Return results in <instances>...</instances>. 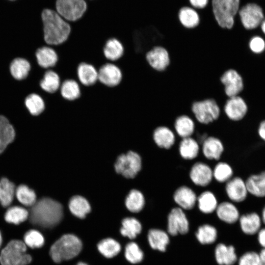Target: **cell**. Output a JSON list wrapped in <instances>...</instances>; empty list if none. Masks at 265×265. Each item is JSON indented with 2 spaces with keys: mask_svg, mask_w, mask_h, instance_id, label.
Here are the masks:
<instances>
[{
  "mask_svg": "<svg viewBox=\"0 0 265 265\" xmlns=\"http://www.w3.org/2000/svg\"><path fill=\"white\" fill-rule=\"evenodd\" d=\"M69 208L71 213L80 219L84 218L91 211L88 201L79 195L72 197L69 202Z\"/></svg>",
  "mask_w": 265,
  "mask_h": 265,
  "instance_id": "37",
  "label": "cell"
},
{
  "mask_svg": "<svg viewBox=\"0 0 265 265\" xmlns=\"http://www.w3.org/2000/svg\"><path fill=\"white\" fill-rule=\"evenodd\" d=\"M103 52L104 57L108 62L114 63L123 57L124 47L119 39L111 37L106 41Z\"/></svg>",
  "mask_w": 265,
  "mask_h": 265,
  "instance_id": "30",
  "label": "cell"
},
{
  "mask_svg": "<svg viewBox=\"0 0 265 265\" xmlns=\"http://www.w3.org/2000/svg\"><path fill=\"white\" fill-rule=\"evenodd\" d=\"M97 247L100 253L107 258L116 256L121 250L120 244L115 239L107 238L100 241Z\"/></svg>",
  "mask_w": 265,
  "mask_h": 265,
  "instance_id": "42",
  "label": "cell"
},
{
  "mask_svg": "<svg viewBox=\"0 0 265 265\" xmlns=\"http://www.w3.org/2000/svg\"><path fill=\"white\" fill-rule=\"evenodd\" d=\"M26 250V246L22 240H10L0 252V265H29L32 258Z\"/></svg>",
  "mask_w": 265,
  "mask_h": 265,
  "instance_id": "5",
  "label": "cell"
},
{
  "mask_svg": "<svg viewBox=\"0 0 265 265\" xmlns=\"http://www.w3.org/2000/svg\"><path fill=\"white\" fill-rule=\"evenodd\" d=\"M238 222L241 231L247 235L257 234L263 224L260 214L255 211L241 214Z\"/></svg>",
  "mask_w": 265,
  "mask_h": 265,
  "instance_id": "23",
  "label": "cell"
},
{
  "mask_svg": "<svg viewBox=\"0 0 265 265\" xmlns=\"http://www.w3.org/2000/svg\"><path fill=\"white\" fill-rule=\"evenodd\" d=\"M209 2L217 25L222 28H232L240 7V0H210Z\"/></svg>",
  "mask_w": 265,
  "mask_h": 265,
  "instance_id": "4",
  "label": "cell"
},
{
  "mask_svg": "<svg viewBox=\"0 0 265 265\" xmlns=\"http://www.w3.org/2000/svg\"><path fill=\"white\" fill-rule=\"evenodd\" d=\"M145 58L149 66L158 72L164 71L170 63L168 51L161 46L153 47L146 53Z\"/></svg>",
  "mask_w": 265,
  "mask_h": 265,
  "instance_id": "17",
  "label": "cell"
},
{
  "mask_svg": "<svg viewBox=\"0 0 265 265\" xmlns=\"http://www.w3.org/2000/svg\"><path fill=\"white\" fill-rule=\"evenodd\" d=\"M248 46L252 52L259 54L265 50V41L261 36H255L250 39Z\"/></svg>",
  "mask_w": 265,
  "mask_h": 265,
  "instance_id": "49",
  "label": "cell"
},
{
  "mask_svg": "<svg viewBox=\"0 0 265 265\" xmlns=\"http://www.w3.org/2000/svg\"><path fill=\"white\" fill-rule=\"evenodd\" d=\"M45 240L43 235L38 231L31 229L24 236V242L30 248H39L43 246Z\"/></svg>",
  "mask_w": 265,
  "mask_h": 265,
  "instance_id": "47",
  "label": "cell"
},
{
  "mask_svg": "<svg viewBox=\"0 0 265 265\" xmlns=\"http://www.w3.org/2000/svg\"><path fill=\"white\" fill-rule=\"evenodd\" d=\"M62 205L51 198H43L31 207L29 220L33 224L44 228H51L58 224L63 217Z\"/></svg>",
  "mask_w": 265,
  "mask_h": 265,
  "instance_id": "2",
  "label": "cell"
},
{
  "mask_svg": "<svg viewBox=\"0 0 265 265\" xmlns=\"http://www.w3.org/2000/svg\"><path fill=\"white\" fill-rule=\"evenodd\" d=\"M260 26L263 32L265 34V19H264Z\"/></svg>",
  "mask_w": 265,
  "mask_h": 265,
  "instance_id": "56",
  "label": "cell"
},
{
  "mask_svg": "<svg viewBox=\"0 0 265 265\" xmlns=\"http://www.w3.org/2000/svg\"><path fill=\"white\" fill-rule=\"evenodd\" d=\"M189 229V221L185 211L177 206L172 208L167 216L168 234L171 236L185 235Z\"/></svg>",
  "mask_w": 265,
  "mask_h": 265,
  "instance_id": "8",
  "label": "cell"
},
{
  "mask_svg": "<svg viewBox=\"0 0 265 265\" xmlns=\"http://www.w3.org/2000/svg\"><path fill=\"white\" fill-rule=\"evenodd\" d=\"M77 77L80 85L92 86L98 82V69L92 64L80 62L77 68Z\"/></svg>",
  "mask_w": 265,
  "mask_h": 265,
  "instance_id": "24",
  "label": "cell"
},
{
  "mask_svg": "<svg viewBox=\"0 0 265 265\" xmlns=\"http://www.w3.org/2000/svg\"><path fill=\"white\" fill-rule=\"evenodd\" d=\"M210 0H188L190 6L196 10H201L206 8Z\"/></svg>",
  "mask_w": 265,
  "mask_h": 265,
  "instance_id": "50",
  "label": "cell"
},
{
  "mask_svg": "<svg viewBox=\"0 0 265 265\" xmlns=\"http://www.w3.org/2000/svg\"><path fill=\"white\" fill-rule=\"evenodd\" d=\"M257 133L260 140L265 143V119L259 123L257 127Z\"/></svg>",
  "mask_w": 265,
  "mask_h": 265,
  "instance_id": "51",
  "label": "cell"
},
{
  "mask_svg": "<svg viewBox=\"0 0 265 265\" xmlns=\"http://www.w3.org/2000/svg\"><path fill=\"white\" fill-rule=\"evenodd\" d=\"M142 167L141 156L132 151L119 156L114 164L115 171L128 179L134 178L141 171Z\"/></svg>",
  "mask_w": 265,
  "mask_h": 265,
  "instance_id": "7",
  "label": "cell"
},
{
  "mask_svg": "<svg viewBox=\"0 0 265 265\" xmlns=\"http://www.w3.org/2000/svg\"><path fill=\"white\" fill-rule=\"evenodd\" d=\"M215 212L220 221L228 224L238 222L241 215L237 204L229 200L219 203Z\"/></svg>",
  "mask_w": 265,
  "mask_h": 265,
  "instance_id": "21",
  "label": "cell"
},
{
  "mask_svg": "<svg viewBox=\"0 0 265 265\" xmlns=\"http://www.w3.org/2000/svg\"><path fill=\"white\" fill-rule=\"evenodd\" d=\"M61 83L58 73L53 69H48L45 70L39 82V86L44 92L53 94L59 91Z\"/></svg>",
  "mask_w": 265,
  "mask_h": 265,
  "instance_id": "33",
  "label": "cell"
},
{
  "mask_svg": "<svg viewBox=\"0 0 265 265\" xmlns=\"http://www.w3.org/2000/svg\"><path fill=\"white\" fill-rule=\"evenodd\" d=\"M178 18L181 25L187 29H193L199 25L200 15L196 9L190 6L181 7L178 13Z\"/></svg>",
  "mask_w": 265,
  "mask_h": 265,
  "instance_id": "32",
  "label": "cell"
},
{
  "mask_svg": "<svg viewBox=\"0 0 265 265\" xmlns=\"http://www.w3.org/2000/svg\"><path fill=\"white\" fill-rule=\"evenodd\" d=\"M195 236L201 244L209 245L215 242L217 238L218 232L213 225L205 223L197 228Z\"/></svg>",
  "mask_w": 265,
  "mask_h": 265,
  "instance_id": "35",
  "label": "cell"
},
{
  "mask_svg": "<svg viewBox=\"0 0 265 265\" xmlns=\"http://www.w3.org/2000/svg\"><path fill=\"white\" fill-rule=\"evenodd\" d=\"M188 175L190 180L195 186L201 187L208 186L213 180L212 168L207 163L201 161L193 164Z\"/></svg>",
  "mask_w": 265,
  "mask_h": 265,
  "instance_id": "15",
  "label": "cell"
},
{
  "mask_svg": "<svg viewBox=\"0 0 265 265\" xmlns=\"http://www.w3.org/2000/svg\"><path fill=\"white\" fill-rule=\"evenodd\" d=\"M200 146L203 156L209 160L219 161L225 151L222 141L214 135H209Z\"/></svg>",
  "mask_w": 265,
  "mask_h": 265,
  "instance_id": "18",
  "label": "cell"
},
{
  "mask_svg": "<svg viewBox=\"0 0 265 265\" xmlns=\"http://www.w3.org/2000/svg\"><path fill=\"white\" fill-rule=\"evenodd\" d=\"M147 240L150 247L160 252H165L170 243V235L167 231L159 228H151L147 233Z\"/></svg>",
  "mask_w": 265,
  "mask_h": 265,
  "instance_id": "26",
  "label": "cell"
},
{
  "mask_svg": "<svg viewBox=\"0 0 265 265\" xmlns=\"http://www.w3.org/2000/svg\"><path fill=\"white\" fill-rule=\"evenodd\" d=\"M29 216V212L19 206L9 208L4 214L5 220L9 223L18 225L26 221Z\"/></svg>",
  "mask_w": 265,
  "mask_h": 265,
  "instance_id": "41",
  "label": "cell"
},
{
  "mask_svg": "<svg viewBox=\"0 0 265 265\" xmlns=\"http://www.w3.org/2000/svg\"><path fill=\"white\" fill-rule=\"evenodd\" d=\"M193 118L198 124L208 125L218 120L221 109L212 99H206L194 102L191 106Z\"/></svg>",
  "mask_w": 265,
  "mask_h": 265,
  "instance_id": "6",
  "label": "cell"
},
{
  "mask_svg": "<svg viewBox=\"0 0 265 265\" xmlns=\"http://www.w3.org/2000/svg\"><path fill=\"white\" fill-rule=\"evenodd\" d=\"M238 265H260L259 253L250 251L243 253L238 260Z\"/></svg>",
  "mask_w": 265,
  "mask_h": 265,
  "instance_id": "48",
  "label": "cell"
},
{
  "mask_svg": "<svg viewBox=\"0 0 265 265\" xmlns=\"http://www.w3.org/2000/svg\"><path fill=\"white\" fill-rule=\"evenodd\" d=\"M260 214L261 216L262 223L265 225V204L262 207L261 213Z\"/></svg>",
  "mask_w": 265,
  "mask_h": 265,
  "instance_id": "54",
  "label": "cell"
},
{
  "mask_svg": "<svg viewBox=\"0 0 265 265\" xmlns=\"http://www.w3.org/2000/svg\"><path fill=\"white\" fill-rule=\"evenodd\" d=\"M221 110L230 121L238 123L246 117L248 106L245 99L238 95L228 98Z\"/></svg>",
  "mask_w": 265,
  "mask_h": 265,
  "instance_id": "10",
  "label": "cell"
},
{
  "mask_svg": "<svg viewBox=\"0 0 265 265\" xmlns=\"http://www.w3.org/2000/svg\"><path fill=\"white\" fill-rule=\"evenodd\" d=\"M43 38L45 44L53 47L61 45L69 38L71 26L57 12L45 9L41 14Z\"/></svg>",
  "mask_w": 265,
  "mask_h": 265,
  "instance_id": "1",
  "label": "cell"
},
{
  "mask_svg": "<svg viewBox=\"0 0 265 265\" xmlns=\"http://www.w3.org/2000/svg\"><path fill=\"white\" fill-rule=\"evenodd\" d=\"M15 131L8 118L0 114V141L7 146L14 139Z\"/></svg>",
  "mask_w": 265,
  "mask_h": 265,
  "instance_id": "44",
  "label": "cell"
},
{
  "mask_svg": "<svg viewBox=\"0 0 265 265\" xmlns=\"http://www.w3.org/2000/svg\"><path fill=\"white\" fill-rule=\"evenodd\" d=\"M76 265H88L83 262H79Z\"/></svg>",
  "mask_w": 265,
  "mask_h": 265,
  "instance_id": "58",
  "label": "cell"
},
{
  "mask_svg": "<svg viewBox=\"0 0 265 265\" xmlns=\"http://www.w3.org/2000/svg\"><path fill=\"white\" fill-rule=\"evenodd\" d=\"M224 191L228 200L236 204L245 202L249 195L245 179L234 176L225 184Z\"/></svg>",
  "mask_w": 265,
  "mask_h": 265,
  "instance_id": "13",
  "label": "cell"
},
{
  "mask_svg": "<svg viewBox=\"0 0 265 265\" xmlns=\"http://www.w3.org/2000/svg\"><path fill=\"white\" fill-rule=\"evenodd\" d=\"M237 16L242 26L247 30L257 28L264 19L262 8L254 3L240 7Z\"/></svg>",
  "mask_w": 265,
  "mask_h": 265,
  "instance_id": "9",
  "label": "cell"
},
{
  "mask_svg": "<svg viewBox=\"0 0 265 265\" xmlns=\"http://www.w3.org/2000/svg\"><path fill=\"white\" fill-rule=\"evenodd\" d=\"M59 92L66 101L73 102L81 96V86L79 81L73 79H68L61 82Z\"/></svg>",
  "mask_w": 265,
  "mask_h": 265,
  "instance_id": "34",
  "label": "cell"
},
{
  "mask_svg": "<svg viewBox=\"0 0 265 265\" xmlns=\"http://www.w3.org/2000/svg\"></svg>",
  "mask_w": 265,
  "mask_h": 265,
  "instance_id": "60",
  "label": "cell"
},
{
  "mask_svg": "<svg viewBox=\"0 0 265 265\" xmlns=\"http://www.w3.org/2000/svg\"><path fill=\"white\" fill-rule=\"evenodd\" d=\"M56 8L62 18L74 22L82 17L86 9V4L84 0H57Z\"/></svg>",
  "mask_w": 265,
  "mask_h": 265,
  "instance_id": "11",
  "label": "cell"
},
{
  "mask_svg": "<svg viewBox=\"0 0 265 265\" xmlns=\"http://www.w3.org/2000/svg\"><path fill=\"white\" fill-rule=\"evenodd\" d=\"M201 151L200 144L192 136L182 138L178 145V152L182 159L192 160L196 159Z\"/></svg>",
  "mask_w": 265,
  "mask_h": 265,
  "instance_id": "28",
  "label": "cell"
},
{
  "mask_svg": "<svg viewBox=\"0 0 265 265\" xmlns=\"http://www.w3.org/2000/svg\"><path fill=\"white\" fill-rule=\"evenodd\" d=\"M214 255L215 262L218 265H234L238 260L235 247L224 243L216 244Z\"/></svg>",
  "mask_w": 265,
  "mask_h": 265,
  "instance_id": "27",
  "label": "cell"
},
{
  "mask_svg": "<svg viewBox=\"0 0 265 265\" xmlns=\"http://www.w3.org/2000/svg\"><path fill=\"white\" fill-rule=\"evenodd\" d=\"M220 81L228 98L240 95L244 90L243 78L236 69L231 68L226 70L221 76Z\"/></svg>",
  "mask_w": 265,
  "mask_h": 265,
  "instance_id": "12",
  "label": "cell"
},
{
  "mask_svg": "<svg viewBox=\"0 0 265 265\" xmlns=\"http://www.w3.org/2000/svg\"><path fill=\"white\" fill-rule=\"evenodd\" d=\"M125 256L126 260L131 264H136L141 263L144 259V253L139 245L132 241L127 244Z\"/></svg>",
  "mask_w": 265,
  "mask_h": 265,
  "instance_id": "46",
  "label": "cell"
},
{
  "mask_svg": "<svg viewBox=\"0 0 265 265\" xmlns=\"http://www.w3.org/2000/svg\"><path fill=\"white\" fill-rule=\"evenodd\" d=\"M0 192H1V184L0 182Z\"/></svg>",
  "mask_w": 265,
  "mask_h": 265,
  "instance_id": "59",
  "label": "cell"
},
{
  "mask_svg": "<svg viewBox=\"0 0 265 265\" xmlns=\"http://www.w3.org/2000/svg\"><path fill=\"white\" fill-rule=\"evenodd\" d=\"M260 265H265V248H262L259 253Z\"/></svg>",
  "mask_w": 265,
  "mask_h": 265,
  "instance_id": "53",
  "label": "cell"
},
{
  "mask_svg": "<svg viewBox=\"0 0 265 265\" xmlns=\"http://www.w3.org/2000/svg\"><path fill=\"white\" fill-rule=\"evenodd\" d=\"M218 204L216 196L210 190H205L197 195L196 206L203 214H210L215 212Z\"/></svg>",
  "mask_w": 265,
  "mask_h": 265,
  "instance_id": "29",
  "label": "cell"
},
{
  "mask_svg": "<svg viewBox=\"0 0 265 265\" xmlns=\"http://www.w3.org/2000/svg\"><path fill=\"white\" fill-rule=\"evenodd\" d=\"M24 105L29 114L34 117L42 114L46 108L44 99L36 93H32L26 96L24 100Z\"/></svg>",
  "mask_w": 265,
  "mask_h": 265,
  "instance_id": "36",
  "label": "cell"
},
{
  "mask_svg": "<svg viewBox=\"0 0 265 265\" xmlns=\"http://www.w3.org/2000/svg\"><path fill=\"white\" fill-rule=\"evenodd\" d=\"M245 180L249 196L265 198V170L250 174Z\"/></svg>",
  "mask_w": 265,
  "mask_h": 265,
  "instance_id": "20",
  "label": "cell"
},
{
  "mask_svg": "<svg viewBox=\"0 0 265 265\" xmlns=\"http://www.w3.org/2000/svg\"><path fill=\"white\" fill-rule=\"evenodd\" d=\"M213 179L220 184H225L234 175L233 166L228 162L218 161L212 168Z\"/></svg>",
  "mask_w": 265,
  "mask_h": 265,
  "instance_id": "38",
  "label": "cell"
},
{
  "mask_svg": "<svg viewBox=\"0 0 265 265\" xmlns=\"http://www.w3.org/2000/svg\"><path fill=\"white\" fill-rule=\"evenodd\" d=\"M2 242V238L1 232L0 231V247H1Z\"/></svg>",
  "mask_w": 265,
  "mask_h": 265,
  "instance_id": "57",
  "label": "cell"
},
{
  "mask_svg": "<svg viewBox=\"0 0 265 265\" xmlns=\"http://www.w3.org/2000/svg\"><path fill=\"white\" fill-rule=\"evenodd\" d=\"M145 198L142 192L136 189H132L126 197L125 205L132 212H140L145 205Z\"/></svg>",
  "mask_w": 265,
  "mask_h": 265,
  "instance_id": "39",
  "label": "cell"
},
{
  "mask_svg": "<svg viewBox=\"0 0 265 265\" xmlns=\"http://www.w3.org/2000/svg\"><path fill=\"white\" fill-rule=\"evenodd\" d=\"M31 68V66L29 61L21 57L14 58L9 66L10 75L17 81L26 80L29 74Z\"/></svg>",
  "mask_w": 265,
  "mask_h": 265,
  "instance_id": "31",
  "label": "cell"
},
{
  "mask_svg": "<svg viewBox=\"0 0 265 265\" xmlns=\"http://www.w3.org/2000/svg\"><path fill=\"white\" fill-rule=\"evenodd\" d=\"M177 207L186 211H190L196 206L197 195L190 186L182 185L178 187L172 195Z\"/></svg>",
  "mask_w": 265,
  "mask_h": 265,
  "instance_id": "16",
  "label": "cell"
},
{
  "mask_svg": "<svg viewBox=\"0 0 265 265\" xmlns=\"http://www.w3.org/2000/svg\"><path fill=\"white\" fill-rule=\"evenodd\" d=\"M98 82L106 87L114 88L119 85L123 79V74L118 66L107 62L98 69Z\"/></svg>",
  "mask_w": 265,
  "mask_h": 265,
  "instance_id": "14",
  "label": "cell"
},
{
  "mask_svg": "<svg viewBox=\"0 0 265 265\" xmlns=\"http://www.w3.org/2000/svg\"><path fill=\"white\" fill-rule=\"evenodd\" d=\"M0 182L1 184L0 203L3 207H6L11 204L13 200L15 195V186L6 178H1Z\"/></svg>",
  "mask_w": 265,
  "mask_h": 265,
  "instance_id": "43",
  "label": "cell"
},
{
  "mask_svg": "<svg viewBox=\"0 0 265 265\" xmlns=\"http://www.w3.org/2000/svg\"><path fill=\"white\" fill-rule=\"evenodd\" d=\"M152 138L156 145L160 149L169 150L176 142V134L173 130L165 125H159L152 131Z\"/></svg>",
  "mask_w": 265,
  "mask_h": 265,
  "instance_id": "19",
  "label": "cell"
},
{
  "mask_svg": "<svg viewBox=\"0 0 265 265\" xmlns=\"http://www.w3.org/2000/svg\"><path fill=\"white\" fill-rule=\"evenodd\" d=\"M6 147V145L0 141V154L4 151Z\"/></svg>",
  "mask_w": 265,
  "mask_h": 265,
  "instance_id": "55",
  "label": "cell"
},
{
  "mask_svg": "<svg viewBox=\"0 0 265 265\" xmlns=\"http://www.w3.org/2000/svg\"><path fill=\"white\" fill-rule=\"evenodd\" d=\"M15 195L18 201L26 207H32L36 202L34 191L24 185H20L16 188Z\"/></svg>",
  "mask_w": 265,
  "mask_h": 265,
  "instance_id": "45",
  "label": "cell"
},
{
  "mask_svg": "<svg viewBox=\"0 0 265 265\" xmlns=\"http://www.w3.org/2000/svg\"><path fill=\"white\" fill-rule=\"evenodd\" d=\"M142 230V224L137 219L134 217H126L122 221L120 233L124 237L134 239L141 233Z\"/></svg>",
  "mask_w": 265,
  "mask_h": 265,
  "instance_id": "40",
  "label": "cell"
},
{
  "mask_svg": "<svg viewBox=\"0 0 265 265\" xmlns=\"http://www.w3.org/2000/svg\"><path fill=\"white\" fill-rule=\"evenodd\" d=\"M81 240L76 236L66 234L51 246L50 255L53 262L59 263L76 257L82 249Z\"/></svg>",
  "mask_w": 265,
  "mask_h": 265,
  "instance_id": "3",
  "label": "cell"
},
{
  "mask_svg": "<svg viewBox=\"0 0 265 265\" xmlns=\"http://www.w3.org/2000/svg\"><path fill=\"white\" fill-rule=\"evenodd\" d=\"M258 241L260 245L265 248V227L262 228L257 233Z\"/></svg>",
  "mask_w": 265,
  "mask_h": 265,
  "instance_id": "52",
  "label": "cell"
},
{
  "mask_svg": "<svg viewBox=\"0 0 265 265\" xmlns=\"http://www.w3.org/2000/svg\"><path fill=\"white\" fill-rule=\"evenodd\" d=\"M172 129L181 139L191 137L196 131V122L188 115H180L175 119Z\"/></svg>",
  "mask_w": 265,
  "mask_h": 265,
  "instance_id": "25",
  "label": "cell"
},
{
  "mask_svg": "<svg viewBox=\"0 0 265 265\" xmlns=\"http://www.w3.org/2000/svg\"><path fill=\"white\" fill-rule=\"evenodd\" d=\"M35 56L38 65L45 70L54 68L58 61V55L55 50L47 45L38 48Z\"/></svg>",
  "mask_w": 265,
  "mask_h": 265,
  "instance_id": "22",
  "label": "cell"
}]
</instances>
